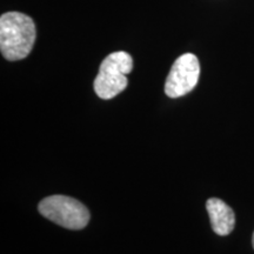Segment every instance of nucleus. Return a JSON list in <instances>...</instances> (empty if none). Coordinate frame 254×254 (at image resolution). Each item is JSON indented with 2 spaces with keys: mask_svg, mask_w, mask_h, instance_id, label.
<instances>
[{
  "mask_svg": "<svg viewBox=\"0 0 254 254\" xmlns=\"http://www.w3.org/2000/svg\"><path fill=\"white\" fill-rule=\"evenodd\" d=\"M252 245H253V249H254V233H253V238H252Z\"/></svg>",
  "mask_w": 254,
  "mask_h": 254,
  "instance_id": "423d86ee",
  "label": "nucleus"
},
{
  "mask_svg": "<svg viewBox=\"0 0 254 254\" xmlns=\"http://www.w3.org/2000/svg\"><path fill=\"white\" fill-rule=\"evenodd\" d=\"M41 215L67 230H82L90 221L86 206L71 196L51 195L40 201Z\"/></svg>",
  "mask_w": 254,
  "mask_h": 254,
  "instance_id": "7ed1b4c3",
  "label": "nucleus"
},
{
  "mask_svg": "<svg viewBox=\"0 0 254 254\" xmlns=\"http://www.w3.org/2000/svg\"><path fill=\"white\" fill-rule=\"evenodd\" d=\"M200 75V64L192 53L180 56L172 65L165 82V93L170 98H179L190 93L196 86Z\"/></svg>",
  "mask_w": 254,
  "mask_h": 254,
  "instance_id": "20e7f679",
  "label": "nucleus"
},
{
  "mask_svg": "<svg viewBox=\"0 0 254 254\" xmlns=\"http://www.w3.org/2000/svg\"><path fill=\"white\" fill-rule=\"evenodd\" d=\"M36 41V26L28 15L7 12L0 18V50L9 62L25 59Z\"/></svg>",
  "mask_w": 254,
  "mask_h": 254,
  "instance_id": "f257e3e1",
  "label": "nucleus"
},
{
  "mask_svg": "<svg viewBox=\"0 0 254 254\" xmlns=\"http://www.w3.org/2000/svg\"><path fill=\"white\" fill-rule=\"evenodd\" d=\"M212 228L218 236L225 237L232 233L236 224V215L233 209L220 199L211 198L206 202Z\"/></svg>",
  "mask_w": 254,
  "mask_h": 254,
  "instance_id": "39448f33",
  "label": "nucleus"
},
{
  "mask_svg": "<svg viewBox=\"0 0 254 254\" xmlns=\"http://www.w3.org/2000/svg\"><path fill=\"white\" fill-rule=\"evenodd\" d=\"M133 59L127 52L111 53L101 63L93 87L101 99L109 100L125 90L128 84L126 75L132 71Z\"/></svg>",
  "mask_w": 254,
  "mask_h": 254,
  "instance_id": "f03ea898",
  "label": "nucleus"
}]
</instances>
